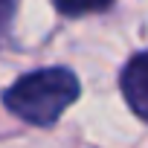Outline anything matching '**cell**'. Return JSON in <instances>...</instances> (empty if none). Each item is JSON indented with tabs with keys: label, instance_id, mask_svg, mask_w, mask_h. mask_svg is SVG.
Segmentation results:
<instances>
[{
	"label": "cell",
	"instance_id": "cell-2",
	"mask_svg": "<svg viewBox=\"0 0 148 148\" xmlns=\"http://www.w3.org/2000/svg\"><path fill=\"white\" fill-rule=\"evenodd\" d=\"M119 87H122L128 108L139 119L148 122V52H139L125 64L122 76H119Z\"/></svg>",
	"mask_w": 148,
	"mask_h": 148
},
{
	"label": "cell",
	"instance_id": "cell-1",
	"mask_svg": "<svg viewBox=\"0 0 148 148\" xmlns=\"http://www.w3.org/2000/svg\"><path fill=\"white\" fill-rule=\"evenodd\" d=\"M79 93H82V87H79V79L73 70L47 67V70H35V73L21 76L3 93V105L18 119L47 128L61 119V113L79 99Z\"/></svg>",
	"mask_w": 148,
	"mask_h": 148
},
{
	"label": "cell",
	"instance_id": "cell-4",
	"mask_svg": "<svg viewBox=\"0 0 148 148\" xmlns=\"http://www.w3.org/2000/svg\"><path fill=\"white\" fill-rule=\"evenodd\" d=\"M12 15H15V0H0V44H3V38L9 32Z\"/></svg>",
	"mask_w": 148,
	"mask_h": 148
},
{
	"label": "cell",
	"instance_id": "cell-3",
	"mask_svg": "<svg viewBox=\"0 0 148 148\" xmlns=\"http://www.w3.org/2000/svg\"><path fill=\"white\" fill-rule=\"evenodd\" d=\"M55 9L67 18H79V15H90V12H105L113 0H52Z\"/></svg>",
	"mask_w": 148,
	"mask_h": 148
}]
</instances>
